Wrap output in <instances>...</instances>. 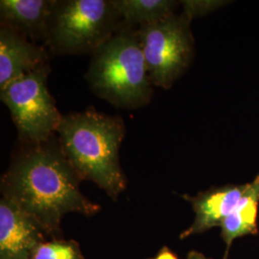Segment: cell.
Returning a JSON list of instances; mask_svg holds the SVG:
<instances>
[{
	"label": "cell",
	"mask_w": 259,
	"mask_h": 259,
	"mask_svg": "<svg viewBox=\"0 0 259 259\" xmlns=\"http://www.w3.org/2000/svg\"><path fill=\"white\" fill-rule=\"evenodd\" d=\"M80 182L56 135L41 143H21L1 178V194L55 239L61 234L65 214L93 216L100 211V205L81 192Z\"/></svg>",
	"instance_id": "cell-1"
},
{
	"label": "cell",
	"mask_w": 259,
	"mask_h": 259,
	"mask_svg": "<svg viewBox=\"0 0 259 259\" xmlns=\"http://www.w3.org/2000/svg\"><path fill=\"white\" fill-rule=\"evenodd\" d=\"M126 135L120 116L93 108L63 116L57 130L61 148L81 181H91L116 200L127 188L119 157Z\"/></svg>",
	"instance_id": "cell-2"
},
{
	"label": "cell",
	"mask_w": 259,
	"mask_h": 259,
	"mask_svg": "<svg viewBox=\"0 0 259 259\" xmlns=\"http://www.w3.org/2000/svg\"><path fill=\"white\" fill-rule=\"evenodd\" d=\"M85 81L95 95L116 108L137 110L150 104L154 90L138 28L124 23L93 52Z\"/></svg>",
	"instance_id": "cell-3"
},
{
	"label": "cell",
	"mask_w": 259,
	"mask_h": 259,
	"mask_svg": "<svg viewBox=\"0 0 259 259\" xmlns=\"http://www.w3.org/2000/svg\"><path fill=\"white\" fill-rule=\"evenodd\" d=\"M123 25L111 0H54L45 45L56 55H92Z\"/></svg>",
	"instance_id": "cell-4"
},
{
	"label": "cell",
	"mask_w": 259,
	"mask_h": 259,
	"mask_svg": "<svg viewBox=\"0 0 259 259\" xmlns=\"http://www.w3.org/2000/svg\"><path fill=\"white\" fill-rule=\"evenodd\" d=\"M191 20L183 14L140 26V45L153 87L169 90L185 73L194 58Z\"/></svg>",
	"instance_id": "cell-5"
},
{
	"label": "cell",
	"mask_w": 259,
	"mask_h": 259,
	"mask_svg": "<svg viewBox=\"0 0 259 259\" xmlns=\"http://www.w3.org/2000/svg\"><path fill=\"white\" fill-rule=\"evenodd\" d=\"M47 65L8 83L0 90V98L9 109L19 139L24 144L47 141L57 135L63 115L48 92Z\"/></svg>",
	"instance_id": "cell-6"
},
{
	"label": "cell",
	"mask_w": 259,
	"mask_h": 259,
	"mask_svg": "<svg viewBox=\"0 0 259 259\" xmlns=\"http://www.w3.org/2000/svg\"><path fill=\"white\" fill-rule=\"evenodd\" d=\"M47 232L27 213L5 197L0 199V259H32Z\"/></svg>",
	"instance_id": "cell-7"
},
{
	"label": "cell",
	"mask_w": 259,
	"mask_h": 259,
	"mask_svg": "<svg viewBox=\"0 0 259 259\" xmlns=\"http://www.w3.org/2000/svg\"><path fill=\"white\" fill-rule=\"evenodd\" d=\"M47 65L49 54L45 47L15 29L0 25V90Z\"/></svg>",
	"instance_id": "cell-8"
},
{
	"label": "cell",
	"mask_w": 259,
	"mask_h": 259,
	"mask_svg": "<svg viewBox=\"0 0 259 259\" xmlns=\"http://www.w3.org/2000/svg\"><path fill=\"white\" fill-rule=\"evenodd\" d=\"M248 187L249 183L227 185L211 187L196 196L183 195V198L192 205L195 219L192 225L180 235V238L185 239L207 232L215 227H221Z\"/></svg>",
	"instance_id": "cell-9"
},
{
	"label": "cell",
	"mask_w": 259,
	"mask_h": 259,
	"mask_svg": "<svg viewBox=\"0 0 259 259\" xmlns=\"http://www.w3.org/2000/svg\"><path fill=\"white\" fill-rule=\"evenodd\" d=\"M54 0H1V25L15 29L30 40L46 42Z\"/></svg>",
	"instance_id": "cell-10"
},
{
	"label": "cell",
	"mask_w": 259,
	"mask_h": 259,
	"mask_svg": "<svg viewBox=\"0 0 259 259\" xmlns=\"http://www.w3.org/2000/svg\"><path fill=\"white\" fill-rule=\"evenodd\" d=\"M259 174L241 197L232 212L221 225V237L227 245V253L232 242L246 235L258 233ZM227 253L224 258L227 259Z\"/></svg>",
	"instance_id": "cell-11"
},
{
	"label": "cell",
	"mask_w": 259,
	"mask_h": 259,
	"mask_svg": "<svg viewBox=\"0 0 259 259\" xmlns=\"http://www.w3.org/2000/svg\"><path fill=\"white\" fill-rule=\"evenodd\" d=\"M123 22L139 28L176 14L180 5L173 0H111Z\"/></svg>",
	"instance_id": "cell-12"
},
{
	"label": "cell",
	"mask_w": 259,
	"mask_h": 259,
	"mask_svg": "<svg viewBox=\"0 0 259 259\" xmlns=\"http://www.w3.org/2000/svg\"><path fill=\"white\" fill-rule=\"evenodd\" d=\"M32 259H84L80 245L74 240L55 238L41 242L34 250Z\"/></svg>",
	"instance_id": "cell-13"
},
{
	"label": "cell",
	"mask_w": 259,
	"mask_h": 259,
	"mask_svg": "<svg viewBox=\"0 0 259 259\" xmlns=\"http://www.w3.org/2000/svg\"><path fill=\"white\" fill-rule=\"evenodd\" d=\"M222 1L214 0H185L181 1L183 6V15L185 18L192 20L194 18L204 16L218 9L223 5Z\"/></svg>",
	"instance_id": "cell-14"
},
{
	"label": "cell",
	"mask_w": 259,
	"mask_h": 259,
	"mask_svg": "<svg viewBox=\"0 0 259 259\" xmlns=\"http://www.w3.org/2000/svg\"><path fill=\"white\" fill-rule=\"evenodd\" d=\"M148 259H179V257L169 248L163 247L155 257Z\"/></svg>",
	"instance_id": "cell-15"
},
{
	"label": "cell",
	"mask_w": 259,
	"mask_h": 259,
	"mask_svg": "<svg viewBox=\"0 0 259 259\" xmlns=\"http://www.w3.org/2000/svg\"><path fill=\"white\" fill-rule=\"evenodd\" d=\"M187 259H211L208 258V257H206V256H204V254H202V253H200V252H198V251H195V250H192V251H190L189 253H188V255H187ZM225 259V258H224Z\"/></svg>",
	"instance_id": "cell-16"
}]
</instances>
